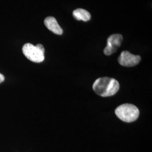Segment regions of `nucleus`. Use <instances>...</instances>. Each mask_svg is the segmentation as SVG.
I'll use <instances>...</instances> for the list:
<instances>
[{"label": "nucleus", "instance_id": "obj_1", "mask_svg": "<svg viewBox=\"0 0 152 152\" xmlns=\"http://www.w3.org/2000/svg\"><path fill=\"white\" fill-rule=\"evenodd\" d=\"M94 92L102 97H109L115 95L120 89V84L115 79L105 77L98 78L92 85Z\"/></svg>", "mask_w": 152, "mask_h": 152}, {"label": "nucleus", "instance_id": "obj_2", "mask_svg": "<svg viewBox=\"0 0 152 152\" xmlns=\"http://www.w3.org/2000/svg\"><path fill=\"white\" fill-rule=\"evenodd\" d=\"M115 114L122 121L130 123L135 121L139 117L140 112L135 105L131 104H123L115 110Z\"/></svg>", "mask_w": 152, "mask_h": 152}, {"label": "nucleus", "instance_id": "obj_3", "mask_svg": "<svg viewBox=\"0 0 152 152\" xmlns=\"http://www.w3.org/2000/svg\"><path fill=\"white\" fill-rule=\"evenodd\" d=\"M23 53L26 57L34 63H41L45 59L44 52L41 51L36 46L31 44H26L23 47Z\"/></svg>", "mask_w": 152, "mask_h": 152}, {"label": "nucleus", "instance_id": "obj_4", "mask_svg": "<svg viewBox=\"0 0 152 152\" xmlns=\"http://www.w3.org/2000/svg\"><path fill=\"white\" fill-rule=\"evenodd\" d=\"M123 41V36L120 34H114L107 39V46L104 49V53L106 55L113 54L121 46Z\"/></svg>", "mask_w": 152, "mask_h": 152}, {"label": "nucleus", "instance_id": "obj_5", "mask_svg": "<svg viewBox=\"0 0 152 152\" xmlns=\"http://www.w3.org/2000/svg\"><path fill=\"white\" fill-rule=\"evenodd\" d=\"M140 56L134 55L128 51H122L118 58L120 65L127 67H132L137 65L140 61Z\"/></svg>", "mask_w": 152, "mask_h": 152}, {"label": "nucleus", "instance_id": "obj_6", "mask_svg": "<svg viewBox=\"0 0 152 152\" xmlns=\"http://www.w3.org/2000/svg\"><path fill=\"white\" fill-rule=\"evenodd\" d=\"M44 23L46 27L52 32L58 35H61L63 34V29L60 27L56 19L54 17L48 16L46 18V19L44 20Z\"/></svg>", "mask_w": 152, "mask_h": 152}, {"label": "nucleus", "instance_id": "obj_7", "mask_svg": "<svg viewBox=\"0 0 152 152\" xmlns=\"http://www.w3.org/2000/svg\"><path fill=\"white\" fill-rule=\"evenodd\" d=\"M73 16L77 20L87 22L91 19V14L87 10L83 9H77L73 11Z\"/></svg>", "mask_w": 152, "mask_h": 152}, {"label": "nucleus", "instance_id": "obj_8", "mask_svg": "<svg viewBox=\"0 0 152 152\" xmlns=\"http://www.w3.org/2000/svg\"><path fill=\"white\" fill-rule=\"evenodd\" d=\"M36 46L38 48V49H39L41 51H42V52L45 53V48H44V46L42 45L41 44H38L36 45Z\"/></svg>", "mask_w": 152, "mask_h": 152}, {"label": "nucleus", "instance_id": "obj_9", "mask_svg": "<svg viewBox=\"0 0 152 152\" xmlns=\"http://www.w3.org/2000/svg\"><path fill=\"white\" fill-rule=\"evenodd\" d=\"M4 80H5V76L0 73V83L4 81Z\"/></svg>", "mask_w": 152, "mask_h": 152}]
</instances>
